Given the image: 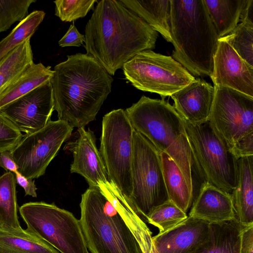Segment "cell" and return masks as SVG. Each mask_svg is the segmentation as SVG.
I'll list each match as a JSON object with an SVG mask.
<instances>
[{
  "instance_id": "1",
  "label": "cell",
  "mask_w": 253,
  "mask_h": 253,
  "mask_svg": "<svg viewBox=\"0 0 253 253\" xmlns=\"http://www.w3.org/2000/svg\"><path fill=\"white\" fill-rule=\"evenodd\" d=\"M80 207L79 220L90 253H156L145 220L111 183L89 186Z\"/></svg>"
},
{
  "instance_id": "2",
  "label": "cell",
  "mask_w": 253,
  "mask_h": 253,
  "mask_svg": "<svg viewBox=\"0 0 253 253\" xmlns=\"http://www.w3.org/2000/svg\"><path fill=\"white\" fill-rule=\"evenodd\" d=\"M86 54L111 76L138 53L155 48L158 34L121 0L99 1L85 27Z\"/></svg>"
},
{
  "instance_id": "3",
  "label": "cell",
  "mask_w": 253,
  "mask_h": 253,
  "mask_svg": "<svg viewBox=\"0 0 253 253\" xmlns=\"http://www.w3.org/2000/svg\"><path fill=\"white\" fill-rule=\"evenodd\" d=\"M113 82L91 56L80 53L68 55L66 61L54 67L50 80L58 120L73 128L84 127L95 120Z\"/></svg>"
},
{
  "instance_id": "4",
  "label": "cell",
  "mask_w": 253,
  "mask_h": 253,
  "mask_svg": "<svg viewBox=\"0 0 253 253\" xmlns=\"http://www.w3.org/2000/svg\"><path fill=\"white\" fill-rule=\"evenodd\" d=\"M173 59L191 74L211 77L219 38L203 0H170Z\"/></svg>"
},
{
  "instance_id": "5",
  "label": "cell",
  "mask_w": 253,
  "mask_h": 253,
  "mask_svg": "<svg viewBox=\"0 0 253 253\" xmlns=\"http://www.w3.org/2000/svg\"><path fill=\"white\" fill-rule=\"evenodd\" d=\"M125 111L134 130L176 163L193 194L191 154L184 121L173 106L164 99L143 95Z\"/></svg>"
},
{
  "instance_id": "6",
  "label": "cell",
  "mask_w": 253,
  "mask_h": 253,
  "mask_svg": "<svg viewBox=\"0 0 253 253\" xmlns=\"http://www.w3.org/2000/svg\"><path fill=\"white\" fill-rule=\"evenodd\" d=\"M192 167L203 182L229 194L237 185L238 160L209 121L192 124L184 121Z\"/></svg>"
},
{
  "instance_id": "7",
  "label": "cell",
  "mask_w": 253,
  "mask_h": 253,
  "mask_svg": "<svg viewBox=\"0 0 253 253\" xmlns=\"http://www.w3.org/2000/svg\"><path fill=\"white\" fill-rule=\"evenodd\" d=\"M27 229L61 253H89L80 220L54 203L23 204L18 209Z\"/></svg>"
},
{
  "instance_id": "8",
  "label": "cell",
  "mask_w": 253,
  "mask_h": 253,
  "mask_svg": "<svg viewBox=\"0 0 253 253\" xmlns=\"http://www.w3.org/2000/svg\"><path fill=\"white\" fill-rule=\"evenodd\" d=\"M134 131L122 109L113 110L103 117L99 152L109 180L129 200Z\"/></svg>"
},
{
  "instance_id": "9",
  "label": "cell",
  "mask_w": 253,
  "mask_h": 253,
  "mask_svg": "<svg viewBox=\"0 0 253 253\" xmlns=\"http://www.w3.org/2000/svg\"><path fill=\"white\" fill-rule=\"evenodd\" d=\"M126 80L136 88L163 99L181 90L195 78L170 56L151 50L138 53L123 66Z\"/></svg>"
},
{
  "instance_id": "10",
  "label": "cell",
  "mask_w": 253,
  "mask_h": 253,
  "mask_svg": "<svg viewBox=\"0 0 253 253\" xmlns=\"http://www.w3.org/2000/svg\"><path fill=\"white\" fill-rule=\"evenodd\" d=\"M132 191L129 200L145 221L157 206L169 200L160 153L134 130L131 166Z\"/></svg>"
},
{
  "instance_id": "11",
  "label": "cell",
  "mask_w": 253,
  "mask_h": 253,
  "mask_svg": "<svg viewBox=\"0 0 253 253\" xmlns=\"http://www.w3.org/2000/svg\"><path fill=\"white\" fill-rule=\"evenodd\" d=\"M73 129L67 122L50 120L42 128L24 135L10 151L18 171L29 179L43 175Z\"/></svg>"
},
{
  "instance_id": "12",
  "label": "cell",
  "mask_w": 253,
  "mask_h": 253,
  "mask_svg": "<svg viewBox=\"0 0 253 253\" xmlns=\"http://www.w3.org/2000/svg\"><path fill=\"white\" fill-rule=\"evenodd\" d=\"M214 87L208 121L230 149L253 132V97L227 87Z\"/></svg>"
},
{
  "instance_id": "13",
  "label": "cell",
  "mask_w": 253,
  "mask_h": 253,
  "mask_svg": "<svg viewBox=\"0 0 253 253\" xmlns=\"http://www.w3.org/2000/svg\"><path fill=\"white\" fill-rule=\"evenodd\" d=\"M54 100L50 81L9 103L0 110L21 131L30 134L50 120Z\"/></svg>"
},
{
  "instance_id": "14",
  "label": "cell",
  "mask_w": 253,
  "mask_h": 253,
  "mask_svg": "<svg viewBox=\"0 0 253 253\" xmlns=\"http://www.w3.org/2000/svg\"><path fill=\"white\" fill-rule=\"evenodd\" d=\"M64 150L70 152L73 156L71 172L84 177L89 186L100 187L111 183L96 147L95 136L91 129L78 128L74 137L67 143Z\"/></svg>"
},
{
  "instance_id": "15",
  "label": "cell",
  "mask_w": 253,
  "mask_h": 253,
  "mask_svg": "<svg viewBox=\"0 0 253 253\" xmlns=\"http://www.w3.org/2000/svg\"><path fill=\"white\" fill-rule=\"evenodd\" d=\"M214 86L230 88L253 97V67L219 39L210 77Z\"/></svg>"
},
{
  "instance_id": "16",
  "label": "cell",
  "mask_w": 253,
  "mask_h": 253,
  "mask_svg": "<svg viewBox=\"0 0 253 253\" xmlns=\"http://www.w3.org/2000/svg\"><path fill=\"white\" fill-rule=\"evenodd\" d=\"M214 87L200 78L170 96L173 107L183 119L192 124L207 122L210 116L214 97Z\"/></svg>"
},
{
  "instance_id": "17",
  "label": "cell",
  "mask_w": 253,
  "mask_h": 253,
  "mask_svg": "<svg viewBox=\"0 0 253 253\" xmlns=\"http://www.w3.org/2000/svg\"><path fill=\"white\" fill-rule=\"evenodd\" d=\"M210 223L188 217L163 233L152 237L156 253H189L206 239Z\"/></svg>"
},
{
  "instance_id": "18",
  "label": "cell",
  "mask_w": 253,
  "mask_h": 253,
  "mask_svg": "<svg viewBox=\"0 0 253 253\" xmlns=\"http://www.w3.org/2000/svg\"><path fill=\"white\" fill-rule=\"evenodd\" d=\"M189 216L210 223L236 218L231 194L208 182L202 183Z\"/></svg>"
},
{
  "instance_id": "19",
  "label": "cell",
  "mask_w": 253,
  "mask_h": 253,
  "mask_svg": "<svg viewBox=\"0 0 253 253\" xmlns=\"http://www.w3.org/2000/svg\"><path fill=\"white\" fill-rule=\"evenodd\" d=\"M243 227L236 218L210 223L206 239L189 253H240Z\"/></svg>"
},
{
  "instance_id": "20",
  "label": "cell",
  "mask_w": 253,
  "mask_h": 253,
  "mask_svg": "<svg viewBox=\"0 0 253 253\" xmlns=\"http://www.w3.org/2000/svg\"><path fill=\"white\" fill-rule=\"evenodd\" d=\"M231 195L237 219L243 226L253 224V156L238 159L237 185Z\"/></svg>"
},
{
  "instance_id": "21",
  "label": "cell",
  "mask_w": 253,
  "mask_h": 253,
  "mask_svg": "<svg viewBox=\"0 0 253 253\" xmlns=\"http://www.w3.org/2000/svg\"><path fill=\"white\" fill-rule=\"evenodd\" d=\"M127 8L144 20L169 42L170 31V0H121Z\"/></svg>"
},
{
  "instance_id": "22",
  "label": "cell",
  "mask_w": 253,
  "mask_h": 253,
  "mask_svg": "<svg viewBox=\"0 0 253 253\" xmlns=\"http://www.w3.org/2000/svg\"><path fill=\"white\" fill-rule=\"evenodd\" d=\"M0 253H59L28 229L9 230L0 227Z\"/></svg>"
},
{
  "instance_id": "23",
  "label": "cell",
  "mask_w": 253,
  "mask_h": 253,
  "mask_svg": "<svg viewBox=\"0 0 253 253\" xmlns=\"http://www.w3.org/2000/svg\"><path fill=\"white\" fill-rule=\"evenodd\" d=\"M159 153L169 200L186 213L191 205L193 194L190 191L179 168L171 157L164 152Z\"/></svg>"
},
{
  "instance_id": "24",
  "label": "cell",
  "mask_w": 253,
  "mask_h": 253,
  "mask_svg": "<svg viewBox=\"0 0 253 253\" xmlns=\"http://www.w3.org/2000/svg\"><path fill=\"white\" fill-rule=\"evenodd\" d=\"M53 70L42 63H33L0 95V110L50 81Z\"/></svg>"
},
{
  "instance_id": "25",
  "label": "cell",
  "mask_w": 253,
  "mask_h": 253,
  "mask_svg": "<svg viewBox=\"0 0 253 253\" xmlns=\"http://www.w3.org/2000/svg\"><path fill=\"white\" fill-rule=\"evenodd\" d=\"M219 39L230 33L238 25L247 0H203Z\"/></svg>"
},
{
  "instance_id": "26",
  "label": "cell",
  "mask_w": 253,
  "mask_h": 253,
  "mask_svg": "<svg viewBox=\"0 0 253 253\" xmlns=\"http://www.w3.org/2000/svg\"><path fill=\"white\" fill-rule=\"evenodd\" d=\"M30 40L0 60V95L34 63Z\"/></svg>"
},
{
  "instance_id": "27",
  "label": "cell",
  "mask_w": 253,
  "mask_h": 253,
  "mask_svg": "<svg viewBox=\"0 0 253 253\" xmlns=\"http://www.w3.org/2000/svg\"><path fill=\"white\" fill-rule=\"evenodd\" d=\"M15 174L6 171L0 176V227L20 230L17 214L18 204Z\"/></svg>"
},
{
  "instance_id": "28",
  "label": "cell",
  "mask_w": 253,
  "mask_h": 253,
  "mask_svg": "<svg viewBox=\"0 0 253 253\" xmlns=\"http://www.w3.org/2000/svg\"><path fill=\"white\" fill-rule=\"evenodd\" d=\"M42 10H35L28 14L0 42V60L16 47L30 39L45 16Z\"/></svg>"
},
{
  "instance_id": "29",
  "label": "cell",
  "mask_w": 253,
  "mask_h": 253,
  "mask_svg": "<svg viewBox=\"0 0 253 253\" xmlns=\"http://www.w3.org/2000/svg\"><path fill=\"white\" fill-rule=\"evenodd\" d=\"M227 42L245 61L253 67V23L241 22L228 35L220 38Z\"/></svg>"
},
{
  "instance_id": "30",
  "label": "cell",
  "mask_w": 253,
  "mask_h": 253,
  "mask_svg": "<svg viewBox=\"0 0 253 253\" xmlns=\"http://www.w3.org/2000/svg\"><path fill=\"white\" fill-rule=\"evenodd\" d=\"M188 217L172 202L168 200L157 206L146 217L145 221L158 228L159 233H163Z\"/></svg>"
},
{
  "instance_id": "31",
  "label": "cell",
  "mask_w": 253,
  "mask_h": 253,
  "mask_svg": "<svg viewBox=\"0 0 253 253\" xmlns=\"http://www.w3.org/2000/svg\"><path fill=\"white\" fill-rule=\"evenodd\" d=\"M35 2V0H0V33L26 18L30 5Z\"/></svg>"
},
{
  "instance_id": "32",
  "label": "cell",
  "mask_w": 253,
  "mask_h": 253,
  "mask_svg": "<svg viewBox=\"0 0 253 253\" xmlns=\"http://www.w3.org/2000/svg\"><path fill=\"white\" fill-rule=\"evenodd\" d=\"M97 0H57L55 15L62 21L71 22L85 17L94 8Z\"/></svg>"
},
{
  "instance_id": "33",
  "label": "cell",
  "mask_w": 253,
  "mask_h": 253,
  "mask_svg": "<svg viewBox=\"0 0 253 253\" xmlns=\"http://www.w3.org/2000/svg\"><path fill=\"white\" fill-rule=\"evenodd\" d=\"M23 136L17 127L0 113V153L12 150Z\"/></svg>"
},
{
  "instance_id": "34",
  "label": "cell",
  "mask_w": 253,
  "mask_h": 253,
  "mask_svg": "<svg viewBox=\"0 0 253 253\" xmlns=\"http://www.w3.org/2000/svg\"><path fill=\"white\" fill-rule=\"evenodd\" d=\"M229 150L237 159L253 156V132L242 138Z\"/></svg>"
},
{
  "instance_id": "35",
  "label": "cell",
  "mask_w": 253,
  "mask_h": 253,
  "mask_svg": "<svg viewBox=\"0 0 253 253\" xmlns=\"http://www.w3.org/2000/svg\"><path fill=\"white\" fill-rule=\"evenodd\" d=\"M85 41L84 35L81 34L74 23L71 24L64 36L59 41L58 44L61 47L68 46H80Z\"/></svg>"
},
{
  "instance_id": "36",
  "label": "cell",
  "mask_w": 253,
  "mask_h": 253,
  "mask_svg": "<svg viewBox=\"0 0 253 253\" xmlns=\"http://www.w3.org/2000/svg\"><path fill=\"white\" fill-rule=\"evenodd\" d=\"M240 253H253V224L243 227Z\"/></svg>"
},
{
  "instance_id": "37",
  "label": "cell",
  "mask_w": 253,
  "mask_h": 253,
  "mask_svg": "<svg viewBox=\"0 0 253 253\" xmlns=\"http://www.w3.org/2000/svg\"><path fill=\"white\" fill-rule=\"evenodd\" d=\"M16 181L25 191V196H31L37 197V190L35 180L33 179L27 178L22 175L18 171L15 173Z\"/></svg>"
},
{
  "instance_id": "38",
  "label": "cell",
  "mask_w": 253,
  "mask_h": 253,
  "mask_svg": "<svg viewBox=\"0 0 253 253\" xmlns=\"http://www.w3.org/2000/svg\"><path fill=\"white\" fill-rule=\"evenodd\" d=\"M0 167L6 171H10L14 173L18 171V166L10 151H4L0 153Z\"/></svg>"
},
{
  "instance_id": "39",
  "label": "cell",
  "mask_w": 253,
  "mask_h": 253,
  "mask_svg": "<svg viewBox=\"0 0 253 253\" xmlns=\"http://www.w3.org/2000/svg\"><path fill=\"white\" fill-rule=\"evenodd\" d=\"M240 21L253 23V0H247L241 13Z\"/></svg>"
}]
</instances>
